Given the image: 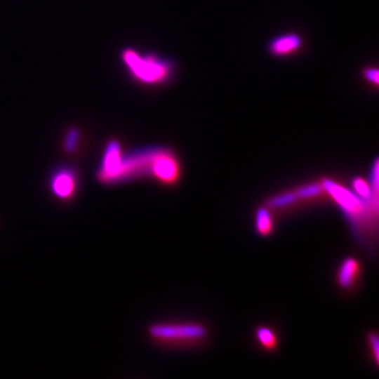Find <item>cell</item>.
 <instances>
[{
	"mask_svg": "<svg viewBox=\"0 0 379 379\" xmlns=\"http://www.w3.org/2000/svg\"><path fill=\"white\" fill-rule=\"evenodd\" d=\"M160 147L126 149L118 138L105 141L94 170V179L102 187H117L153 177L154 161Z\"/></svg>",
	"mask_w": 379,
	"mask_h": 379,
	"instance_id": "1",
	"label": "cell"
},
{
	"mask_svg": "<svg viewBox=\"0 0 379 379\" xmlns=\"http://www.w3.org/2000/svg\"><path fill=\"white\" fill-rule=\"evenodd\" d=\"M322 185L332 200L343 211L345 218L353 227L356 237L361 241L374 239L378 232V196L368 200L362 199L345 185L333 178H322Z\"/></svg>",
	"mask_w": 379,
	"mask_h": 379,
	"instance_id": "2",
	"label": "cell"
},
{
	"mask_svg": "<svg viewBox=\"0 0 379 379\" xmlns=\"http://www.w3.org/2000/svg\"><path fill=\"white\" fill-rule=\"evenodd\" d=\"M153 345L170 349L201 347L208 340V326L198 321H157L147 328Z\"/></svg>",
	"mask_w": 379,
	"mask_h": 379,
	"instance_id": "3",
	"label": "cell"
},
{
	"mask_svg": "<svg viewBox=\"0 0 379 379\" xmlns=\"http://www.w3.org/2000/svg\"><path fill=\"white\" fill-rule=\"evenodd\" d=\"M120 60L128 75L145 86L164 84L172 75L170 61L152 53L141 54L136 48H124L120 52Z\"/></svg>",
	"mask_w": 379,
	"mask_h": 379,
	"instance_id": "4",
	"label": "cell"
},
{
	"mask_svg": "<svg viewBox=\"0 0 379 379\" xmlns=\"http://www.w3.org/2000/svg\"><path fill=\"white\" fill-rule=\"evenodd\" d=\"M84 187L81 171L73 162H59L46 176V193L51 199L62 206L77 202Z\"/></svg>",
	"mask_w": 379,
	"mask_h": 379,
	"instance_id": "5",
	"label": "cell"
},
{
	"mask_svg": "<svg viewBox=\"0 0 379 379\" xmlns=\"http://www.w3.org/2000/svg\"><path fill=\"white\" fill-rule=\"evenodd\" d=\"M362 278V263L357 257L347 256L339 263L335 275L337 286L343 292L352 293Z\"/></svg>",
	"mask_w": 379,
	"mask_h": 379,
	"instance_id": "6",
	"label": "cell"
},
{
	"mask_svg": "<svg viewBox=\"0 0 379 379\" xmlns=\"http://www.w3.org/2000/svg\"><path fill=\"white\" fill-rule=\"evenodd\" d=\"M294 191L300 206H302V204L305 206V204H319V202L328 200V194L324 190L321 180L305 183V185L294 189Z\"/></svg>",
	"mask_w": 379,
	"mask_h": 379,
	"instance_id": "7",
	"label": "cell"
},
{
	"mask_svg": "<svg viewBox=\"0 0 379 379\" xmlns=\"http://www.w3.org/2000/svg\"><path fill=\"white\" fill-rule=\"evenodd\" d=\"M263 204L267 206L272 212L279 213L288 212L300 206L294 189L269 196Z\"/></svg>",
	"mask_w": 379,
	"mask_h": 379,
	"instance_id": "8",
	"label": "cell"
},
{
	"mask_svg": "<svg viewBox=\"0 0 379 379\" xmlns=\"http://www.w3.org/2000/svg\"><path fill=\"white\" fill-rule=\"evenodd\" d=\"M302 46V39L297 34L291 33L276 37L270 44V51L276 56H284L296 52Z\"/></svg>",
	"mask_w": 379,
	"mask_h": 379,
	"instance_id": "9",
	"label": "cell"
},
{
	"mask_svg": "<svg viewBox=\"0 0 379 379\" xmlns=\"http://www.w3.org/2000/svg\"><path fill=\"white\" fill-rule=\"evenodd\" d=\"M254 336L255 340L263 351L274 353L279 347V336H278L277 331L274 330L272 326H265V324L256 326L254 330Z\"/></svg>",
	"mask_w": 379,
	"mask_h": 379,
	"instance_id": "10",
	"label": "cell"
},
{
	"mask_svg": "<svg viewBox=\"0 0 379 379\" xmlns=\"http://www.w3.org/2000/svg\"><path fill=\"white\" fill-rule=\"evenodd\" d=\"M254 227L257 234L261 237H269L275 230V220L274 212H272L267 206L262 204L255 210Z\"/></svg>",
	"mask_w": 379,
	"mask_h": 379,
	"instance_id": "11",
	"label": "cell"
},
{
	"mask_svg": "<svg viewBox=\"0 0 379 379\" xmlns=\"http://www.w3.org/2000/svg\"><path fill=\"white\" fill-rule=\"evenodd\" d=\"M82 145V133L77 126H69L62 139V149L69 155L79 153Z\"/></svg>",
	"mask_w": 379,
	"mask_h": 379,
	"instance_id": "12",
	"label": "cell"
},
{
	"mask_svg": "<svg viewBox=\"0 0 379 379\" xmlns=\"http://www.w3.org/2000/svg\"><path fill=\"white\" fill-rule=\"evenodd\" d=\"M352 190L356 195L364 200H368L379 195V192H375L371 187L368 179L364 178V177H354L353 180H352Z\"/></svg>",
	"mask_w": 379,
	"mask_h": 379,
	"instance_id": "13",
	"label": "cell"
},
{
	"mask_svg": "<svg viewBox=\"0 0 379 379\" xmlns=\"http://www.w3.org/2000/svg\"><path fill=\"white\" fill-rule=\"evenodd\" d=\"M366 345H368V352L371 354L373 362L375 366H379V338L378 334L374 331H368L366 335Z\"/></svg>",
	"mask_w": 379,
	"mask_h": 379,
	"instance_id": "14",
	"label": "cell"
},
{
	"mask_svg": "<svg viewBox=\"0 0 379 379\" xmlns=\"http://www.w3.org/2000/svg\"><path fill=\"white\" fill-rule=\"evenodd\" d=\"M364 78H366L368 81L372 82L374 84H379V72L376 67H370V69H366L364 71Z\"/></svg>",
	"mask_w": 379,
	"mask_h": 379,
	"instance_id": "15",
	"label": "cell"
}]
</instances>
